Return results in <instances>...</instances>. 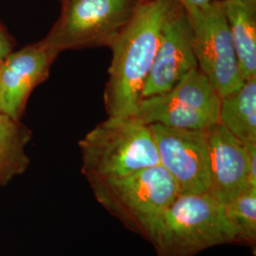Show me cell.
<instances>
[{
    "label": "cell",
    "mask_w": 256,
    "mask_h": 256,
    "mask_svg": "<svg viewBox=\"0 0 256 256\" xmlns=\"http://www.w3.org/2000/svg\"><path fill=\"white\" fill-rule=\"evenodd\" d=\"M58 54L40 40L10 52L0 63V111L23 116L30 94L48 78Z\"/></svg>",
    "instance_id": "30bf717a"
},
{
    "label": "cell",
    "mask_w": 256,
    "mask_h": 256,
    "mask_svg": "<svg viewBox=\"0 0 256 256\" xmlns=\"http://www.w3.org/2000/svg\"><path fill=\"white\" fill-rule=\"evenodd\" d=\"M14 52V40L0 23V63Z\"/></svg>",
    "instance_id": "e0dca14e"
},
{
    "label": "cell",
    "mask_w": 256,
    "mask_h": 256,
    "mask_svg": "<svg viewBox=\"0 0 256 256\" xmlns=\"http://www.w3.org/2000/svg\"><path fill=\"white\" fill-rule=\"evenodd\" d=\"M192 25L194 50L200 70L220 97L239 88L244 79L239 68L223 0L203 9L186 10Z\"/></svg>",
    "instance_id": "52a82bcc"
},
{
    "label": "cell",
    "mask_w": 256,
    "mask_h": 256,
    "mask_svg": "<svg viewBox=\"0 0 256 256\" xmlns=\"http://www.w3.org/2000/svg\"><path fill=\"white\" fill-rule=\"evenodd\" d=\"M172 1L140 0L128 25L110 46L112 61L104 95L108 117H130L137 113Z\"/></svg>",
    "instance_id": "6da1fadb"
},
{
    "label": "cell",
    "mask_w": 256,
    "mask_h": 256,
    "mask_svg": "<svg viewBox=\"0 0 256 256\" xmlns=\"http://www.w3.org/2000/svg\"><path fill=\"white\" fill-rule=\"evenodd\" d=\"M238 2H241L243 4H246L248 6H252V7H256V0H236Z\"/></svg>",
    "instance_id": "d6986e66"
},
{
    "label": "cell",
    "mask_w": 256,
    "mask_h": 256,
    "mask_svg": "<svg viewBox=\"0 0 256 256\" xmlns=\"http://www.w3.org/2000/svg\"><path fill=\"white\" fill-rule=\"evenodd\" d=\"M140 1L60 0V16L42 41L58 54L68 50L110 48Z\"/></svg>",
    "instance_id": "5b68a950"
},
{
    "label": "cell",
    "mask_w": 256,
    "mask_h": 256,
    "mask_svg": "<svg viewBox=\"0 0 256 256\" xmlns=\"http://www.w3.org/2000/svg\"><path fill=\"white\" fill-rule=\"evenodd\" d=\"M90 185L104 210L151 244L165 212L180 194L178 184L160 164Z\"/></svg>",
    "instance_id": "7a4b0ae2"
},
{
    "label": "cell",
    "mask_w": 256,
    "mask_h": 256,
    "mask_svg": "<svg viewBox=\"0 0 256 256\" xmlns=\"http://www.w3.org/2000/svg\"><path fill=\"white\" fill-rule=\"evenodd\" d=\"M88 182L119 178L160 164L149 124L134 116L108 117L79 142Z\"/></svg>",
    "instance_id": "3957f363"
},
{
    "label": "cell",
    "mask_w": 256,
    "mask_h": 256,
    "mask_svg": "<svg viewBox=\"0 0 256 256\" xmlns=\"http://www.w3.org/2000/svg\"><path fill=\"white\" fill-rule=\"evenodd\" d=\"M0 113H1V111H0Z\"/></svg>",
    "instance_id": "ffe728a7"
},
{
    "label": "cell",
    "mask_w": 256,
    "mask_h": 256,
    "mask_svg": "<svg viewBox=\"0 0 256 256\" xmlns=\"http://www.w3.org/2000/svg\"><path fill=\"white\" fill-rule=\"evenodd\" d=\"M160 164L172 176L180 194L210 192L207 132L149 124Z\"/></svg>",
    "instance_id": "9c48e42d"
},
{
    "label": "cell",
    "mask_w": 256,
    "mask_h": 256,
    "mask_svg": "<svg viewBox=\"0 0 256 256\" xmlns=\"http://www.w3.org/2000/svg\"><path fill=\"white\" fill-rule=\"evenodd\" d=\"M180 5H182L185 10L203 9L209 6L214 0H174Z\"/></svg>",
    "instance_id": "ac0fdd59"
},
{
    "label": "cell",
    "mask_w": 256,
    "mask_h": 256,
    "mask_svg": "<svg viewBox=\"0 0 256 256\" xmlns=\"http://www.w3.org/2000/svg\"><path fill=\"white\" fill-rule=\"evenodd\" d=\"M192 28L187 10L173 0L165 14L155 60L142 100L169 92L186 74L198 68Z\"/></svg>",
    "instance_id": "ba28073f"
},
{
    "label": "cell",
    "mask_w": 256,
    "mask_h": 256,
    "mask_svg": "<svg viewBox=\"0 0 256 256\" xmlns=\"http://www.w3.org/2000/svg\"><path fill=\"white\" fill-rule=\"evenodd\" d=\"M220 122L241 142H256V78L220 97Z\"/></svg>",
    "instance_id": "4fadbf2b"
},
{
    "label": "cell",
    "mask_w": 256,
    "mask_h": 256,
    "mask_svg": "<svg viewBox=\"0 0 256 256\" xmlns=\"http://www.w3.org/2000/svg\"><path fill=\"white\" fill-rule=\"evenodd\" d=\"M206 132L210 192L225 204L250 187L248 182L247 146L220 122L207 128Z\"/></svg>",
    "instance_id": "8fae6325"
},
{
    "label": "cell",
    "mask_w": 256,
    "mask_h": 256,
    "mask_svg": "<svg viewBox=\"0 0 256 256\" xmlns=\"http://www.w3.org/2000/svg\"><path fill=\"white\" fill-rule=\"evenodd\" d=\"M220 96L200 68H194L160 95L140 102L134 117L146 124L204 130L220 122Z\"/></svg>",
    "instance_id": "8992f818"
},
{
    "label": "cell",
    "mask_w": 256,
    "mask_h": 256,
    "mask_svg": "<svg viewBox=\"0 0 256 256\" xmlns=\"http://www.w3.org/2000/svg\"><path fill=\"white\" fill-rule=\"evenodd\" d=\"M248 150V182L256 188V142L246 144Z\"/></svg>",
    "instance_id": "2e32d148"
},
{
    "label": "cell",
    "mask_w": 256,
    "mask_h": 256,
    "mask_svg": "<svg viewBox=\"0 0 256 256\" xmlns=\"http://www.w3.org/2000/svg\"><path fill=\"white\" fill-rule=\"evenodd\" d=\"M30 138V130L21 120L0 113V184L26 170L30 160L25 147Z\"/></svg>",
    "instance_id": "5bb4252c"
},
{
    "label": "cell",
    "mask_w": 256,
    "mask_h": 256,
    "mask_svg": "<svg viewBox=\"0 0 256 256\" xmlns=\"http://www.w3.org/2000/svg\"><path fill=\"white\" fill-rule=\"evenodd\" d=\"M232 243H236V232L224 204L205 192L180 194L165 212L152 245L156 256H194Z\"/></svg>",
    "instance_id": "277c9868"
},
{
    "label": "cell",
    "mask_w": 256,
    "mask_h": 256,
    "mask_svg": "<svg viewBox=\"0 0 256 256\" xmlns=\"http://www.w3.org/2000/svg\"><path fill=\"white\" fill-rule=\"evenodd\" d=\"M227 21L244 81L256 78V7L223 0Z\"/></svg>",
    "instance_id": "7c38bea8"
},
{
    "label": "cell",
    "mask_w": 256,
    "mask_h": 256,
    "mask_svg": "<svg viewBox=\"0 0 256 256\" xmlns=\"http://www.w3.org/2000/svg\"><path fill=\"white\" fill-rule=\"evenodd\" d=\"M226 218L236 232V243H256V188L248 187L224 204Z\"/></svg>",
    "instance_id": "9a60e30c"
}]
</instances>
